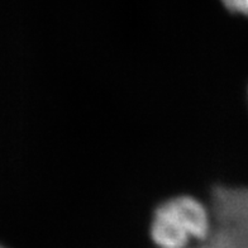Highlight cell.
Wrapping results in <instances>:
<instances>
[{
    "label": "cell",
    "instance_id": "7a4b0ae2",
    "mask_svg": "<svg viewBox=\"0 0 248 248\" xmlns=\"http://www.w3.org/2000/svg\"><path fill=\"white\" fill-rule=\"evenodd\" d=\"M222 3L229 12L248 16V0H222Z\"/></svg>",
    "mask_w": 248,
    "mask_h": 248
},
{
    "label": "cell",
    "instance_id": "6da1fadb",
    "mask_svg": "<svg viewBox=\"0 0 248 248\" xmlns=\"http://www.w3.org/2000/svg\"><path fill=\"white\" fill-rule=\"evenodd\" d=\"M212 234V217L193 196H176L161 204L151 223V237L160 248H186Z\"/></svg>",
    "mask_w": 248,
    "mask_h": 248
},
{
    "label": "cell",
    "instance_id": "3957f363",
    "mask_svg": "<svg viewBox=\"0 0 248 248\" xmlns=\"http://www.w3.org/2000/svg\"><path fill=\"white\" fill-rule=\"evenodd\" d=\"M0 248H7V247H4V246H1V245H0Z\"/></svg>",
    "mask_w": 248,
    "mask_h": 248
}]
</instances>
